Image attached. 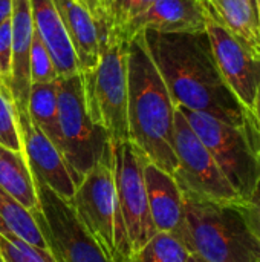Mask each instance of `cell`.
<instances>
[{
  "mask_svg": "<svg viewBox=\"0 0 260 262\" xmlns=\"http://www.w3.org/2000/svg\"><path fill=\"white\" fill-rule=\"evenodd\" d=\"M221 23L260 54L257 5L253 0H207Z\"/></svg>",
  "mask_w": 260,
  "mask_h": 262,
  "instance_id": "cell-19",
  "label": "cell"
},
{
  "mask_svg": "<svg viewBox=\"0 0 260 262\" xmlns=\"http://www.w3.org/2000/svg\"><path fill=\"white\" fill-rule=\"evenodd\" d=\"M253 120H254V126H256V134H257V144H259V157H260V88L254 100V106L251 111Z\"/></svg>",
  "mask_w": 260,
  "mask_h": 262,
  "instance_id": "cell-28",
  "label": "cell"
},
{
  "mask_svg": "<svg viewBox=\"0 0 260 262\" xmlns=\"http://www.w3.org/2000/svg\"><path fill=\"white\" fill-rule=\"evenodd\" d=\"M178 109L210 150L241 201L247 200L260 180V157L254 138L245 129L224 123L208 114L185 107Z\"/></svg>",
  "mask_w": 260,
  "mask_h": 262,
  "instance_id": "cell-7",
  "label": "cell"
},
{
  "mask_svg": "<svg viewBox=\"0 0 260 262\" xmlns=\"http://www.w3.org/2000/svg\"><path fill=\"white\" fill-rule=\"evenodd\" d=\"M0 189L31 212L40 209L35 180L23 152L0 144Z\"/></svg>",
  "mask_w": 260,
  "mask_h": 262,
  "instance_id": "cell-18",
  "label": "cell"
},
{
  "mask_svg": "<svg viewBox=\"0 0 260 262\" xmlns=\"http://www.w3.org/2000/svg\"><path fill=\"white\" fill-rule=\"evenodd\" d=\"M40 209L34 212L55 262H110L78 221L70 201L35 181Z\"/></svg>",
  "mask_w": 260,
  "mask_h": 262,
  "instance_id": "cell-9",
  "label": "cell"
},
{
  "mask_svg": "<svg viewBox=\"0 0 260 262\" xmlns=\"http://www.w3.org/2000/svg\"><path fill=\"white\" fill-rule=\"evenodd\" d=\"M0 226L26 244L41 250H48L46 241L38 229L34 212L26 209L3 189H0Z\"/></svg>",
  "mask_w": 260,
  "mask_h": 262,
  "instance_id": "cell-21",
  "label": "cell"
},
{
  "mask_svg": "<svg viewBox=\"0 0 260 262\" xmlns=\"http://www.w3.org/2000/svg\"><path fill=\"white\" fill-rule=\"evenodd\" d=\"M173 146L178 160L173 178L178 183L182 196L222 204L241 203L239 195L216 164L213 155L178 107L175 112Z\"/></svg>",
  "mask_w": 260,
  "mask_h": 262,
  "instance_id": "cell-8",
  "label": "cell"
},
{
  "mask_svg": "<svg viewBox=\"0 0 260 262\" xmlns=\"http://www.w3.org/2000/svg\"><path fill=\"white\" fill-rule=\"evenodd\" d=\"M0 144L12 150L23 152L17 106L11 89L5 81H0Z\"/></svg>",
  "mask_w": 260,
  "mask_h": 262,
  "instance_id": "cell-23",
  "label": "cell"
},
{
  "mask_svg": "<svg viewBox=\"0 0 260 262\" xmlns=\"http://www.w3.org/2000/svg\"><path fill=\"white\" fill-rule=\"evenodd\" d=\"M254 262H260V256H259V258H257V259H256V261H254Z\"/></svg>",
  "mask_w": 260,
  "mask_h": 262,
  "instance_id": "cell-32",
  "label": "cell"
},
{
  "mask_svg": "<svg viewBox=\"0 0 260 262\" xmlns=\"http://www.w3.org/2000/svg\"><path fill=\"white\" fill-rule=\"evenodd\" d=\"M127 68L129 141L147 157L149 163L173 175L178 166L173 146L176 106L141 34L127 45Z\"/></svg>",
  "mask_w": 260,
  "mask_h": 262,
  "instance_id": "cell-2",
  "label": "cell"
},
{
  "mask_svg": "<svg viewBox=\"0 0 260 262\" xmlns=\"http://www.w3.org/2000/svg\"><path fill=\"white\" fill-rule=\"evenodd\" d=\"M29 72H31V84L49 83L58 78L54 61L35 31L32 34V43H31Z\"/></svg>",
  "mask_w": 260,
  "mask_h": 262,
  "instance_id": "cell-26",
  "label": "cell"
},
{
  "mask_svg": "<svg viewBox=\"0 0 260 262\" xmlns=\"http://www.w3.org/2000/svg\"><path fill=\"white\" fill-rule=\"evenodd\" d=\"M78 58L80 74L90 72L100 61L110 34L98 0H54Z\"/></svg>",
  "mask_w": 260,
  "mask_h": 262,
  "instance_id": "cell-13",
  "label": "cell"
},
{
  "mask_svg": "<svg viewBox=\"0 0 260 262\" xmlns=\"http://www.w3.org/2000/svg\"><path fill=\"white\" fill-rule=\"evenodd\" d=\"M112 144L116 196L129 241L135 253L156 233L144 180V167L149 160L132 141Z\"/></svg>",
  "mask_w": 260,
  "mask_h": 262,
  "instance_id": "cell-10",
  "label": "cell"
},
{
  "mask_svg": "<svg viewBox=\"0 0 260 262\" xmlns=\"http://www.w3.org/2000/svg\"><path fill=\"white\" fill-rule=\"evenodd\" d=\"M204 6L205 32L219 72L234 97L251 114L260 88V54L221 23L207 0Z\"/></svg>",
  "mask_w": 260,
  "mask_h": 262,
  "instance_id": "cell-11",
  "label": "cell"
},
{
  "mask_svg": "<svg viewBox=\"0 0 260 262\" xmlns=\"http://www.w3.org/2000/svg\"><path fill=\"white\" fill-rule=\"evenodd\" d=\"M155 2L158 0H98V5L110 31L120 35V31L130 18L150 8Z\"/></svg>",
  "mask_w": 260,
  "mask_h": 262,
  "instance_id": "cell-25",
  "label": "cell"
},
{
  "mask_svg": "<svg viewBox=\"0 0 260 262\" xmlns=\"http://www.w3.org/2000/svg\"><path fill=\"white\" fill-rule=\"evenodd\" d=\"M70 204L81 226L109 261L130 262L133 250L116 196L112 143L81 178Z\"/></svg>",
  "mask_w": 260,
  "mask_h": 262,
  "instance_id": "cell-4",
  "label": "cell"
},
{
  "mask_svg": "<svg viewBox=\"0 0 260 262\" xmlns=\"http://www.w3.org/2000/svg\"><path fill=\"white\" fill-rule=\"evenodd\" d=\"M253 2H256V0H253ZM256 5H257V3H256Z\"/></svg>",
  "mask_w": 260,
  "mask_h": 262,
  "instance_id": "cell-33",
  "label": "cell"
},
{
  "mask_svg": "<svg viewBox=\"0 0 260 262\" xmlns=\"http://www.w3.org/2000/svg\"><path fill=\"white\" fill-rule=\"evenodd\" d=\"M139 34L175 106L204 112L224 123L245 129L257 144L253 115L224 81L205 31H143Z\"/></svg>",
  "mask_w": 260,
  "mask_h": 262,
  "instance_id": "cell-1",
  "label": "cell"
},
{
  "mask_svg": "<svg viewBox=\"0 0 260 262\" xmlns=\"http://www.w3.org/2000/svg\"><path fill=\"white\" fill-rule=\"evenodd\" d=\"M58 127L60 150L78 186L112 143L107 132L92 120L87 111L80 72L58 78Z\"/></svg>",
  "mask_w": 260,
  "mask_h": 262,
  "instance_id": "cell-6",
  "label": "cell"
},
{
  "mask_svg": "<svg viewBox=\"0 0 260 262\" xmlns=\"http://www.w3.org/2000/svg\"><path fill=\"white\" fill-rule=\"evenodd\" d=\"M187 262H207V261H204L202 258H199V256H196V255L190 253V256H188V261Z\"/></svg>",
  "mask_w": 260,
  "mask_h": 262,
  "instance_id": "cell-30",
  "label": "cell"
},
{
  "mask_svg": "<svg viewBox=\"0 0 260 262\" xmlns=\"http://www.w3.org/2000/svg\"><path fill=\"white\" fill-rule=\"evenodd\" d=\"M34 25L29 0H12L11 14V80L9 89L18 111H28L31 91V43Z\"/></svg>",
  "mask_w": 260,
  "mask_h": 262,
  "instance_id": "cell-15",
  "label": "cell"
},
{
  "mask_svg": "<svg viewBox=\"0 0 260 262\" xmlns=\"http://www.w3.org/2000/svg\"><path fill=\"white\" fill-rule=\"evenodd\" d=\"M149 209L156 232L179 236L184 226V196L173 175L152 163L144 167Z\"/></svg>",
  "mask_w": 260,
  "mask_h": 262,
  "instance_id": "cell-17",
  "label": "cell"
},
{
  "mask_svg": "<svg viewBox=\"0 0 260 262\" xmlns=\"http://www.w3.org/2000/svg\"><path fill=\"white\" fill-rule=\"evenodd\" d=\"M129 41L110 31L98 64L83 77L87 111L112 143L129 141Z\"/></svg>",
  "mask_w": 260,
  "mask_h": 262,
  "instance_id": "cell-5",
  "label": "cell"
},
{
  "mask_svg": "<svg viewBox=\"0 0 260 262\" xmlns=\"http://www.w3.org/2000/svg\"><path fill=\"white\" fill-rule=\"evenodd\" d=\"M239 209L250 227V230L260 241V180L257 181L251 195L239 203Z\"/></svg>",
  "mask_w": 260,
  "mask_h": 262,
  "instance_id": "cell-27",
  "label": "cell"
},
{
  "mask_svg": "<svg viewBox=\"0 0 260 262\" xmlns=\"http://www.w3.org/2000/svg\"><path fill=\"white\" fill-rule=\"evenodd\" d=\"M188 256V249L173 233L156 232L132 255L130 262H187Z\"/></svg>",
  "mask_w": 260,
  "mask_h": 262,
  "instance_id": "cell-22",
  "label": "cell"
},
{
  "mask_svg": "<svg viewBox=\"0 0 260 262\" xmlns=\"http://www.w3.org/2000/svg\"><path fill=\"white\" fill-rule=\"evenodd\" d=\"M34 31L48 49L58 78L80 72L78 58L54 0H29Z\"/></svg>",
  "mask_w": 260,
  "mask_h": 262,
  "instance_id": "cell-16",
  "label": "cell"
},
{
  "mask_svg": "<svg viewBox=\"0 0 260 262\" xmlns=\"http://www.w3.org/2000/svg\"><path fill=\"white\" fill-rule=\"evenodd\" d=\"M0 259L2 262H55L48 250L37 249L15 238L0 226Z\"/></svg>",
  "mask_w": 260,
  "mask_h": 262,
  "instance_id": "cell-24",
  "label": "cell"
},
{
  "mask_svg": "<svg viewBox=\"0 0 260 262\" xmlns=\"http://www.w3.org/2000/svg\"><path fill=\"white\" fill-rule=\"evenodd\" d=\"M190 253L207 262H254L260 241L238 204L184 196V226L176 236Z\"/></svg>",
  "mask_w": 260,
  "mask_h": 262,
  "instance_id": "cell-3",
  "label": "cell"
},
{
  "mask_svg": "<svg viewBox=\"0 0 260 262\" xmlns=\"http://www.w3.org/2000/svg\"><path fill=\"white\" fill-rule=\"evenodd\" d=\"M143 31L204 32V0H158L146 11L130 18L120 31V37L130 41Z\"/></svg>",
  "mask_w": 260,
  "mask_h": 262,
  "instance_id": "cell-14",
  "label": "cell"
},
{
  "mask_svg": "<svg viewBox=\"0 0 260 262\" xmlns=\"http://www.w3.org/2000/svg\"><path fill=\"white\" fill-rule=\"evenodd\" d=\"M18 130L28 166L35 181L46 184L57 195L70 201L77 183L58 147L32 123L28 111H18Z\"/></svg>",
  "mask_w": 260,
  "mask_h": 262,
  "instance_id": "cell-12",
  "label": "cell"
},
{
  "mask_svg": "<svg viewBox=\"0 0 260 262\" xmlns=\"http://www.w3.org/2000/svg\"><path fill=\"white\" fill-rule=\"evenodd\" d=\"M12 14V0H0V25L11 18Z\"/></svg>",
  "mask_w": 260,
  "mask_h": 262,
  "instance_id": "cell-29",
  "label": "cell"
},
{
  "mask_svg": "<svg viewBox=\"0 0 260 262\" xmlns=\"http://www.w3.org/2000/svg\"><path fill=\"white\" fill-rule=\"evenodd\" d=\"M257 3V15H259V28H260V0H256Z\"/></svg>",
  "mask_w": 260,
  "mask_h": 262,
  "instance_id": "cell-31",
  "label": "cell"
},
{
  "mask_svg": "<svg viewBox=\"0 0 260 262\" xmlns=\"http://www.w3.org/2000/svg\"><path fill=\"white\" fill-rule=\"evenodd\" d=\"M28 114L32 123L60 150L61 138L58 127V78L49 83L31 84L28 98Z\"/></svg>",
  "mask_w": 260,
  "mask_h": 262,
  "instance_id": "cell-20",
  "label": "cell"
}]
</instances>
